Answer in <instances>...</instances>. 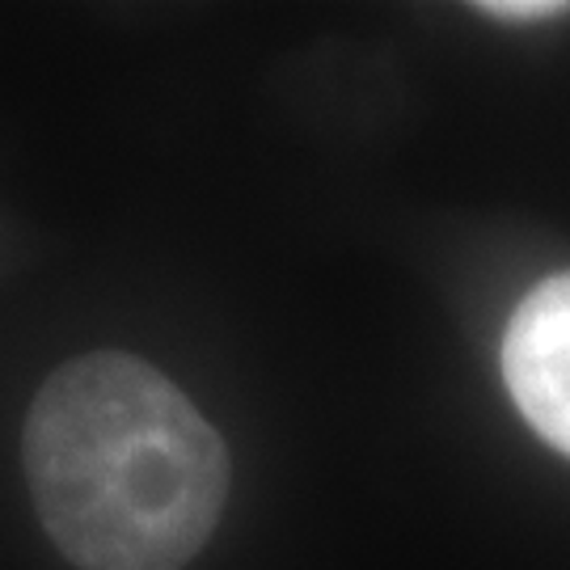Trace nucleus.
I'll list each match as a JSON object with an SVG mask.
<instances>
[{
	"label": "nucleus",
	"instance_id": "1",
	"mask_svg": "<svg viewBox=\"0 0 570 570\" xmlns=\"http://www.w3.org/2000/svg\"><path fill=\"white\" fill-rule=\"evenodd\" d=\"M21 456L42 529L81 570H183L228 499L220 431L122 351L68 360L42 381Z\"/></svg>",
	"mask_w": 570,
	"mask_h": 570
},
{
	"label": "nucleus",
	"instance_id": "2",
	"mask_svg": "<svg viewBox=\"0 0 570 570\" xmlns=\"http://www.w3.org/2000/svg\"><path fill=\"white\" fill-rule=\"evenodd\" d=\"M503 381L532 431L570 456V271L537 284L511 313Z\"/></svg>",
	"mask_w": 570,
	"mask_h": 570
},
{
	"label": "nucleus",
	"instance_id": "3",
	"mask_svg": "<svg viewBox=\"0 0 570 570\" xmlns=\"http://www.w3.org/2000/svg\"><path fill=\"white\" fill-rule=\"evenodd\" d=\"M478 13H487L494 21H550L570 13V4H558V0H487V4H478Z\"/></svg>",
	"mask_w": 570,
	"mask_h": 570
}]
</instances>
